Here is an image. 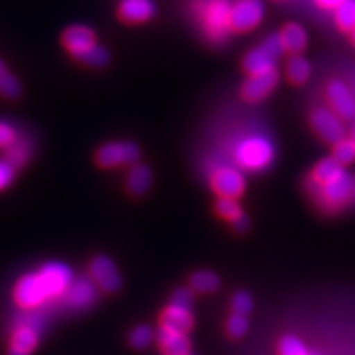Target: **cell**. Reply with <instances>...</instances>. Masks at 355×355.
<instances>
[{"label":"cell","instance_id":"4","mask_svg":"<svg viewBox=\"0 0 355 355\" xmlns=\"http://www.w3.org/2000/svg\"><path fill=\"white\" fill-rule=\"evenodd\" d=\"M236 162L241 169L259 172L274 162V144L263 135H250L236 147Z\"/></svg>","mask_w":355,"mask_h":355},{"label":"cell","instance_id":"12","mask_svg":"<svg viewBox=\"0 0 355 355\" xmlns=\"http://www.w3.org/2000/svg\"><path fill=\"white\" fill-rule=\"evenodd\" d=\"M212 190L224 198H239L246 190V180L240 169L232 166H220L210 178Z\"/></svg>","mask_w":355,"mask_h":355},{"label":"cell","instance_id":"33","mask_svg":"<svg viewBox=\"0 0 355 355\" xmlns=\"http://www.w3.org/2000/svg\"><path fill=\"white\" fill-rule=\"evenodd\" d=\"M18 138V132L14 125L8 123V121L0 120V150H6L12 146L15 139Z\"/></svg>","mask_w":355,"mask_h":355},{"label":"cell","instance_id":"8","mask_svg":"<svg viewBox=\"0 0 355 355\" xmlns=\"http://www.w3.org/2000/svg\"><path fill=\"white\" fill-rule=\"evenodd\" d=\"M37 275L48 301L62 297L74 282L73 270L67 263L58 261L44 263L37 271Z\"/></svg>","mask_w":355,"mask_h":355},{"label":"cell","instance_id":"37","mask_svg":"<svg viewBox=\"0 0 355 355\" xmlns=\"http://www.w3.org/2000/svg\"><path fill=\"white\" fill-rule=\"evenodd\" d=\"M351 36H352V42L355 43V27L351 30Z\"/></svg>","mask_w":355,"mask_h":355},{"label":"cell","instance_id":"2","mask_svg":"<svg viewBox=\"0 0 355 355\" xmlns=\"http://www.w3.org/2000/svg\"><path fill=\"white\" fill-rule=\"evenodd\" d=\"M230 9V0H196L193 3V15L209 43L222 44L228 39Z\"/></svg>","mask_w":355,"mask_h":355},{"label":"cell","instance_id":"14","mask_svg":"<svg viewBox=\"0 0 355 355\" xmlns=\"http://www.w3.org/2000/svg\"><path fill=\"white\" fill-rule=\"evenodd\" d=\"M89 275H91L96 287L107 293H116L120 291L121 275L119 268L113 259L104 257V254L94 258L91 265H89Z\"/></svg>","mask_w":355,"mask_h":355},{"label":"cell","instance_id":"17","mask_svg":"<svg viewBox=\"0 0 355 355\" xmlns=\"http://www.w3.org/2000/svg\"><path fill=\"white\" fill-rule=\"evenodd\" d=\"M329 104L335 113L345 120L355 117V96L348 85L342 80H331L326 87Z\"/></svg>","mask_w":355,"mask_h":355},{"label":"cell","instance_id":"24","mask_svg":"<svg viewBox=\"0 0 355 355\" xmlns=\"http://www.w3.org/2000/svg\"><path fill=\"white\" fill-rule=\"evenodd\" d=\"M6 153V157L10 163H12L15 168H21V166H24L33 154V146H31V141L27 138H17L15 142L12 146L8 147L5 150Z\"/></svg>","mask_w":355,"mask_h":355},{"label":"cell","instance_id":"27","mask_svg":"<svg viewBox=\"0 0 355 355\" xmlns=\"http://www.w3.org/2000/svg\"><path fill=\"white\" fill-rule=\"evenodd\" d=\"M335 21L343 31H351L355 27V0H345L335 9Z\"/></svg>","mask_w":355,"mask_h":355},{"label":"cell","instance_id":"19","mask_svg":"<svg viewBox=\"0 0 355 355\" xmlns=\"http://www.w3.org/2000/svg\"><path fill=\"white\" fill-rule=\"evenodd\" d=\"M159 347L164 355H188L191 349L190 339H188L187 333H181L176 330H171L162 327L155 333Z\"/></svg>","mask_w":355,"mask_h":355},{"label":"cell","instance_id":"36","mask_svg":"<svg viewBox=\"0 0 355 355\" xmlns=\"http://www.w3.org/2000/svg\"><path fill=\"white\" fill-rule=\"evenodd\" d=\"M351 203L355 205V178L352 180V196H351Z\"/></svg>","mask_w":355,"mask_h":355},{"label":"cell","instance_id":"30","mask_svg":"<svg viewBox=\"0 0 355 355\" xmlns=\"http://www.w3.org/2000/svg\"><path fill=\"white\" fill-rule=\"evenodd\" d=\"M279 354L280 355H313L308 348L305 347V343L292 335L283 336L279 342Z\"/></svg>","mask_w":355,"mask_h":355},{"label":"cell","instance_id":"9","mask_svg":"<svg viewBox=\"0 0 355 355\" xmlns=\"http://www.w3.org/2000/svg\"><path fill=\"white\" fill-rule=\"evenodd\" d=\"M139 148L130 141H113L101 146L96 151V163L104 169L133 166L139 160Z\"/></svg>","mask_w":355,"mask_h":355},{"label":"cell","instance_id":"13","mask_svg":"<svg viewBox=\"0 0 355 355\" xmlns=\"http://www.w3.org/2000/svg\"><path fill=\"white\" fill-rule=\"evenodd\" d=\"M311 126L317 132V135L326 142L336 144L345 138V125L331 108H315L311 113Z\"/></svg>","mask_w":355,"mask_h":355},{"label":"cell","instance_id":"32","mask_svg":"<svg viewBox=\"0 0 355 355\" xmlns=\"http://www.w3.org/2000/svg\"><path fill=\"white\" fill-rule=\"evenodd\" d=\"M231 308H232V311H234V314L248 315L253 309V299L248 292L240 291L234 296H232Z\"/></svg>","mask_w":355,"mask_h":355},{"label":"cell","instance_id":"29","mask_svg":"<svg viewBox=\"0 0 355 355\" xmlns=\"http://www.w3.org/2000/svg\"><path fill=\"white\" fill-rule=\"evenodd\" d=\"M155 338L154 330L148 324H139L130 331L129 342L135 349L148 348Z\"/></svg>","mask_w":355,"mask_h":355},{"label":"cell","instance_id":"16","mask_svg":"<svg viewBox=\"0 0 355 355\" xmlns=\"http://www.w3.org/2000/svg\"><path fill=\"white\" fill-rule=\"evenodd\" d=\"M64 302L74 311H85L91 308L98 297V287L91 277H82L71 283L69 291L65 292Z\"/></svg>","mask_w":355,"mask_h":355},{"label":"cell","instance_id":"11","mask_svg":"<svg viewBox=\"0 0 355 355\" xmlns=\"http://www.w3.org/2000/svg\"><path fill=\"white\" fill-rule=\"evenodd\" d=\"M14 301L19 308L26 311H36L44 302H48L37 272L22 275L17 282L14 287Z\"/></svg>","mask_w":355,"mask_h":355},{"label":"cell","instance_id":"23","mask_svg":"<svg viewBox=\"0 0 355 355\" xmlns=\"http://www.w3.org/2000/svg\"><path fill=\"white\" fill-rule=\"evenodd\" d=\"M190 286H191V291L206 295V293L216 292L220 286V280L214 271L203 270V271H196L191 275Z\"/></svg>","mask_w":355,"mask_h":355},{"label":"cell","instance_id":"10","mask_svg":"<svg viewBox=\"0 0 355 355\" xmlns=\"http://www.w3.org/2000/svg\"><path fill=\"white\" fill-rule=\"evenodd\" d=\"M265 17L262 0H237L231 3L230 28L232 33H249L257 28Z\"/></svg>","mask_w":355,"mask_h":355},{"label":"cell","instance_id":"28","mask_svg":"<svg viewBox=\"0 0 355 355\" xmlns=\"http://www.w3.org/2000/svg\"><path fill=\"white\" fill-rule=\"evenodd\" d=\"M333 159H335L340 166L351 164L355 162V141L352 138H343L335 144L333 148Z\"/></svg>","mask_w":355,"mask_h":355},{"label":"cell","instance_id":"18","mask_svg":"<svg viewBox=\"0 0 355 355\" xmlns=\"http://www.w3.org/2000/svg\"><path fill=\"white\" fill-rule=\"evenodd\" d=\"M155 14L153 0H120L119 17L128 24H142Z\"/></svg>","mask_w":355,"mask_h":355},{"label":"cell","instance_id":"25","mask_svg":"<svg viewBox=\"0 0 355 355\" xmlns=\"http://www.w3.org/2000/svg\"><path fill=\"white\" fill-rule=\"evenodd\" d=\"M286 73L292 83L302 85L309 79L311 65L301 55H292L286 64Z\"/></svg>","mask_w":355,"mask_h":355},{"label":"cell","instance_id":"34","mask_svg":"<svg viewBox=\"0 0 355 355\" xmlns=\"http://www.w3.org/2000/svg\"><path fill=\"white\" fill-rule=\"evenodd\" d=\"M17 168L8 159H0V191L14 182Z\"/></svg>","mask_w":355,"mask_h":355},{"label":"cell","instance_id":"3","mask_svg":"<svg viewBox=\"0 0 355 355\" xmlns=\"http://www.w3.org/2000/svg\"><path fill=\"white\" fill-rule=\"evenodd\" d=\"M62 44L71 57L94 69H101L110 61L108 52L98 43L92 28L71 26L62 33Z\"/></svg>","mask_w":355,"mask_h":355},{"label":"cell","instance_id":"6","mask_svg":"<svg viewBox=\"0 0 355 355\" xmlns=\"http://www.w3.org/2000/svg\"><path fill=\"white\" fill-rule=\"evenodd\" d=\"M43 330V317L30 313L19 318L9 339L8 355H31L39 345Z\"/></svg>","mask_w":355,"mask_h":355},{"label":"cell","instance_id":"20","mask_svg":"<svg viewBox=\"0 0 355 355\" xmlns=\"http://www.w3.org/2000/svg\"><path fill=\"white\" fill-rule=\"evenodd\" d=\"M215 210L220 218L230 220L232 224V228H234L237 232H246L249 230L250 227L249 218L244 215L243 209L236 198L219 197V200L215 205Z\"/></svg>","mask_w":355,"mask_h":355},{"label":"cell","instance_id":"1","mask_svg":"<svg viewBox=\"0 0 355 355\" xmlns=\"http://www.w3.org/2000/svg\"><path fill=\"white\" fill-rule=\"evenodd\" d=\"M354 176L333 157L320 160L306 181V190L324 212H336L351 203Z\"/></svg>","mask_w":355,"mask_h":355},{"label":"cell","instance_id":"21","mask_svg":"<svg viewBox=\"0 0 355 355\" xmlns=\"http://www.w3.org/2000/svg\"><path fill=\"white\" fill-rule=\"evenodd\" d=\"M279 36L284 52L292 55H301V52L306 48L308 35L305 28L301 24H297V22H288V24H286L280 30Z\"/></svg>","mask_w":355,"mask_h":355},{"label":"cell","instance_id":"26","mask_svg":"<svg viewBox=\"0 0 355 355\" xmlns=\"http://www.w3.org/2000/svg\"><path fill=\"white\" fill-rule=\"evenodd\" d=\"M21 94V85L14 74H10L8 67L0 61V95L14 99Z\"/></svg>","mask_w":355,"mask_h":355},{"label":"cell","instance_id":"7","mask_svg":"<svg viewBox=\"0 0 355 355\" xmlns=\"http://www.w3.org/2000/svg\"><path fill=\"white\" fill-rule=\"evenodd\" d=\"M284 48L282 44L279 33L277 35H270L257 48H253L246 53L243 60L244 70L248 74H259L265 71L275 70V65L283 57Z\"/></svg>","mask_w":355,"mask_h":355},{"label":"cell","instance_id":"38","mask_svg":"<svg viewBox=\"0 0 355 355\" xmlns=\"http://www.w3.org/2000/svg\"><path fill=\"white\" fill-rule=\"evenodd\" d=\"M352 139L355 141V125H354V128H352Z\"/></svg>","mask_w":355,"mask_h":355},{"label":"cell","instance_id":"22","mask_svg":"<svg viewBox=\"0 0 355 355\" xmlns=\"http://www.w3.org/2000/svg\"><path fill=\"white\" fill-rule=\"evenodd\" d=\"M151 184H153V172L147 164L137 163L130 166L128 178H126V188L132 196L142 197L144 194H147L151 188Z\"/></svg>","mask_w":355,"mask_h":355},{"label":"cell","instance_id":"5","mask_svg":"<svg viewBox=\"0 0 355 355\" xmlns=\"http://www.w3.org/2000/svg\"><path fill=\"white\" fill-rule=\"evenodd\" d=\"M193 291L188 287H181L173 293L171 304L163 309L160 317V326L176 330L181 333H188L194 326L193 317Z\"/></svg>","mask_w":355,"mask_h":355},{"label":"cell","instance_id":"15","mask_svg":"<svg viewBox=\"0 0 355 355\" xmlns=\"http://www.w3.org/2000/svg\"><path fill=\"white\" fill-rule=\"evenodd\" d=\"M280 82L279 71L271 70L259 74H249V77L241 85L240 94L244 101L257 104L268 96Z\"/></svg>","mask_w":355,"mask_h":355},{"label":"cell","instance_id":"35","mask_svg":"<svg viewBox=\"0 0 355 355\" xmlns=\"http://www.w3.org/2000/svg\"><path fill=\"white\" fill-rule=\"evenodd\" d=\"M315 5L324 10H335L345 0H314Z\"/></svg>","mask_w":355,"mask_h":355},{"label":"cell","instance_id":"31","mask_svg":"<svg viewBox=\"0 0 355 355\" xmlns=\"http://www.w3.org/2000/svg\"><path fill=\"white\" fill-rule=\"evenodd\" d=\"M249 330V320L248 315L234 314L228 318L227 321V333L232 339H240L246 335Z\"/></svg>","mask_w":355,"mask_h":355}]
</instances>
